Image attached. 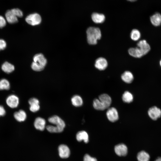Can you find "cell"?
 <instances>
[{
    "instance_id": "7a4b0ae2",
    "label": "cell",
    "mask_w": 161,
    "mask_h": 161,
    "mask_svg": "<svg viewBox=\"0 0 161 161\" xmlns=\"http://www.w3.org/2000/svg\"><path fill=\"white\" fill-rule=\"evenodd\" d=\"M86 32L87 41L90 44H96L97 40L101 38V31L98 27H90L87 29Z\"/></svg>"
},
{
    "instance_id": "3957f363",
    "label": "cell",
    "mask_w": 161,
    "mask_h": 161,
    "mask_svg": "<svg viewBox=\"0 0 161 161\" xmlns=\"http://www.w3.org/2000/svg\"><path fill=\"white\" fill-rule=\"evenodd\" d=\"M33 61L31 67L32 69L36 71H40L44 68L47 63L46 59L41 53L35 55L33 58Z\"/></svg>"
},
{
    "instance_id": "603a6c76",
    "label": "cell",
    "mask_w": 161,
    "mask_h": 161,
    "mask_svg": "<svg viewBox=\"0 0 161 161\" xmlns=\"http://www.w3.org/2000/svg\"><path fill=\"white\" fill-rule=\"evenodd\" d=\"M71 100L72 104L76 107L81 106L83 103V101L82 98L78 95H75L73 96Z\"/></svg>"
},
{
    "instance_id": "f1b7e54d",
    "label": "cell",
    "mask_w": 161,
    "mask_h": 161,
    "mask_svg": "<svg viewBox=\"0 0 161 161\" xmlns=\"http://www.w3.org/2000/svg\"><path fill=\"white\" fill-rule=\"evenodd\" d=\"M10 10L12 13L17 18H21L23 16L22 12L19 9L13 8Z\"/></svg>"
},
{
    "instance_id": "52a82bcc",
    "label": "cell",
    "mask_w": 161,
    "mask_h": 161,
    "mask_svg": "<svg viewBox=\"0 0 161 161\" xmlns=\"http://www.w3.org/2000/svg\"><path fill=\"white\" fill-rule=\"evenodd\" d=\"M106 114L108 119L111 122H115L118 119V112L114 107H111L108 109Z\"/></svg>"
},
{
    "instance_id": "7c38bea8",
    "label": "cell",
    "mask_w": 161,
    "mask_h": 161,
    "mask_svg": "<svg viewBox=\"0 0 161 161\" xmlns=\"http://www.w3.org/2000/svg\"><path fill=\"white\" fill-rule=\"evenodd\" d=\"M28 103L30 105V109L32 112H35L40 109L39 102L37 99L34 97L31 98L29 100Z\"/></svg>"
},
{
    "instance_id": "4316f807",
    "label": "cell",
    "mask_w": 161,
    "mask_h": 161,
    "mask_svg": "<svg viewBox=\"0 0 161 161\" xmlns=\"http://www.w3.org/2000/svg\"><path fill=\"white\" fill-rule=\"evenodd\" d=\"M10 87V83L7 80L3 78L0 80V90H8Z\"/></svg>"
},
{
    "instance_id": "d6a6232c",
    "label": "cell",
    "mask_w": 161,
    "mask_h": 161,
    "mask_svg": "<svg viewBox=\"0 0 161 161\" xmlns=\"http://www.w3.org/2000/svg\"><path fill=\"white\" fill-rule=\"evenodd\" d=\"M6 113V111L4 107L0 105V117L4 116Z\"/></svg>"
},
{
    "instance_id": "8fae6325",
    "label": "cell",
    "mask_w": 161,
    "mask_h": 161,
    "mask_svg": "<svg viewBox=\"0 0 161 161\" xmlns=\"http://www.w3.org/2000/svg\"><path fill=\"white\" fill-rule=\"evenodd\" d=\"M95 67L100 70H105L107 67L108 62L103 57L97 58L95 64Z\"/></svg>"
},
{
    "instance_id": "83f0119b",
    "label": "cell",
    "mask_w": 161,
    "mask_h": 161,
    "mask_svg": "<svg viewBox=\"0 0 161 161\" xmlns=\"http://www.w3.org/2000/svg\"><path fill=\"white\" fill-rule=\"evenodd\" d=\"M140 33L138 30L134 29L131 31L130 33V37L133 40L137 41L140 39Z\"/></svg>"
},
{
    "instance_id": "4fadbf2b",
    "label": "cell",
    "mask_w": 161,
    "mask_h": 161,
    "mask_svg": "<svg viewBox=\"0 0 161 161\" xmlns=\"http://www.w3.org/2000/svg\"><path fill=\"white\" fill-rule=\"evenodd\" d=\"M46 121L41 117H37L35 120L34 126L35 128L38 130L43 131L44 130L46 125Z\"/></svg>"
},
{
    "instance_id": "9c48e42d",
    "label": "cell",
    "mask_w": 161,
    "mask_h": 161,
    "mask_svg": "<svg viewBox=\"0 0 161 161\" xmlns=\"http://www.w3.org/2000/svg\"><path fill=\"white\" fill-rule=\"evenodd\" d=\"M137 45L144 55L147 54L151 49L150 46L145 40L139 41L137 44Z\"/></svg>"
},
{
    "instance_id": "ba28073f",
    "label": "cell",
    "mask_w": 161,
    "mask_h": 161,
    "mask_svg": "<svg viewBox=\"0 0 161 161\" xmlns=\"http://www.w3.org/2000/svg\"><path fill=\"white\" fill-rule=\"evenodd\" d=\"M114 150L116 154L119 156H125L128 152L127 147L124 144L121 143L116 145Z\"/></svg>"
},
{
    "instance_id": "1f68e13d",
    "label": "cell",
    "mask_w": 161,
    "mask_h": 161,
    "mask_svg": "<svg viewBox=\"0 0 161 161\" xmlns=\"http://www.w3.org/2000/svg\"><path fill=\"white\" fill-rule=\"evenodd\" d=\"M6 22L4 17L0 15V28L4 27L6 25Z\"/></svg>"
},
{
    "instance_id": "f546056e",
    "label": "cell",
    "mask_w": 161,
    "mask_h": 161,
    "mask_svg": "<svg viewBox=\"0 0 161 161\" xmlns=\"http://www.w3.org/2000/svg\"><path fill=\"white\" fill-rule=\"evenodd\" d=\"M83 161H97V159L88 154H86L83 158Z\"/></svg>"
},
{
    "instance_id": "e575fe53",
    "label": "cell",
    "mask_w": 161,
    "mask_h": 161,
    "mask_svg": "<svg viewBox=\"0 0 161 161\" xmlns=\"http://www.w3.org/2000/svg\"><path fill=\"white\" fill-rule=\"evenodd\" d=\"M130 1H136V0H127Z\"/></svg>"
},
{
    "instance_id": "7402d4cb",
    "label": "cell",
    "mask_w": 161,
    "mask_h": 161,
    "mask_svg": "<svg viewBox=\"0 0 161 161\" xmlns=\"http://www.w3.org/2000/svg\"><path fill=\"white\" fill-rule=\"evenodd\" d=\"M1 68L4 72L7 73H10L14 70L15 67L11 63L7 62H5L2 65Z\"/></svg>"
},
{
    "instance_id": "4dcf8cb0",
    "label": "cell",
    "mask_w": 161,
    "mask_h": 161,
    "mask_svg": "<svg viewBox=\"0 0 161 161\" xmlns=\"http://www.w3.org/2000/svg\"><path fill=\"white\" fill-rule=\"evenodd\" d=\"M6 46V41L3 39H0V51L4 49Z\"/></svg>"
},
{
    "instance_id": "30bf717a",
    "label": "cell",
    "mask_w": 161,
    "mask_h": 161,
    "mask_svg": "<svg viewBox=\"0 0 161 161\" xmlns=\"http://www.w3.org/2000/svg\"><path fill=\"white\" fill-rule=\"evenodd\" d=\"M58 151L59 156L62 158H68L70 154V151L69 147L66 145L61 144L59 146Z\"/></svg>"
},
{
    "instance_id": "8992f818",
    "label": "cell",
    "mask_w": 161,
    "mask_h": 161,
    "mask_svg": "<svg viewBox=\"0 0 161 161\" xmlns=\"http://www.w3.org/2000/svg\"><path fill=\"white\" fill-rule=\"evenodd\" d=\"M7 105L12 108H16L19 103L18 97L14 95H11L8 97L6 100Z\"/></svg>"
},
{
    "instance_id": "277c9868",
    "label": "cell",
    "mask_w": 161,
    "mask_h": 161,
    "mask_svg": "<svg viewBox=\"0 0 161 161\" xmlns=\"http://www.w3.org/2000/svg\"><path fill=\"white\" fill-rule=\"evenodd\" d=\"M41 20L40 15L34 13L28 15L25 18L26 22L30 25L35 26L39 24Z\"/></svg>"
},
{
    "instance_id": "6da1fadb",
    "label": "cell",
    "mask_w": 161,
    "mask_h": 161,
    "mask_svg": "<svg viewBox=\"0 0 161 161\" xmlns=\"http://www.w3.org/2000/svg\"><path fill=\"white\" fill-rule=\"evenodd\" d=\"M49 122L54 125H49L46 127L47 130L51 133H60L63 131L65 126L64 121L57 115H54L49 117Z\"/></svg>"
},
{
    "instance_id": "ac0fdd59",
    "label": "cell",
    "mask_w": 161,
    "mask_h": 161,
    "mask_svg": "<svg viewBox=\"0 0 161 161\" xmlns=\"http://www.w3.org/2000/svg\"><path fill=\"white\" fill-rule=\"evenodd\" d=\"M128 52L131 56L136 58H140L144 56L138 47L131 48L128 50Z\"/></svg>"
},
{
    "instance_id": "5bb4252c",
    "label": "cell",
    "mask_w": 161,
    "mask_h": 161,
    "mask_svg": "<svg viewBox=\"0 0 161 161\" xmlns=\"http://www.w3.org/2000/svg\"><path fill=\"white\" fill-rule=\"evenodd\" d=\"M98 99L102 103L106 109L108 108L111 103V98L107 94H103L100 95L99 96Z\"/></svg>"
},
{
    "instance_id": "d6986e66",
    "label": "cell",
    "mask_w": 161,
    "mask_h": 161,
    "mask_svg": "<svg viewBox=\"0 0 161 161\" xmlns=\"http://www.w3.org/2000/svg\"><path fill=\"white\" fill-rule=\"evenodd\" d=\"M122 79L127 83H130L134 79V76L132 73L129 71H126L122 75Z\"/></svg>"
},
{
    "instance_id": "2e32d148",
    "label": "cell",
    "mask_w": 161,
    "mask_h": 161,
    "mask_svg": "<svg viewBox=\"0 0 161 161\" xmlns=\"http://www.w3.org/2000/svg\"><path fill=\"white\" fill-rule=\"evenodd\" d=\"M77 140L79 142L82 140L85 143L89 142V136L87 133L85 131H82L78 132L76 135Z\"/></svg>"
},
{
    "instance_id": "5b68a950",
    "label": "cell",
    "mask_w": 161,
    "mask_h": 161,
    "mask_svg": "<svg viewBox=\"0 0 161 161\" xmlns=\"http://www.w3.org/2000/svg\"><path fill=\"white\" fill-rule=\"evenodd\" d=\"M148 114L151 120H156L161 117V109L157 106H154L149 108Z\"/></svg>"
},
{
    "instance_id": "44dd1931",
    "label": "cell",
    "mask_w": 161,
    "mask_h": 161,
    "mask_svg": "<svg viewBox=\"0 0 161 161\" xmlns=\"http://www.w3.org/2000/svg\"><path fill=\"white\" fill-rule=\"evenodd\" d=\"M150 21L154 26H160L161 24V15L158 13H155L151 17Z\"/></svg>"
},
{
    "instance_id": "836d02e7",
    "label": "cell",
    "mask_w": 161,
    "mask_h": 161,
    "mask_svg": "<svg viewBox=\"0 0 161 161\" xmlns=\"http://www.w3.org/2000/svg\"><path fill=\"white\" fill-rule=\"evenodd\" d=\"M155 161H161V157H158Z\"/></svg>"
},
{
    "instance_id": "484cf974",
    "label": "cell",
    "mask_w": 161,
    "mask_h": 161,
    "mask_svg": "<svg viewBox=\"0 0 161 161\" xmlns=\"http://www.w3.org/2000/svg\"><path fill=\"white\" fill-rule=\"evenodd\" d=\"M93 105L94 108L97 110H103L106 109L102 103L98 99H94Z\"/></svg>"
},
{
    "instance_id": "ffe728a7",
    "label": "cell",
    "mask_w": 161,
    "mask_h": 161,
    "mask_svg": "<svg viewBox=\"0 0 161 161\" xmlns=\"http://www.w3.org/2000/svg\"><path fill=\"white\" fill-rule=\"evenodd\" d=\"M14 116L17 121L21 122L24 121L26 119L27 114L24 111L20 110L15 112L14 114Z\"/></svg>"
},
{
    "instance_id": "e0dca14e",
    "label": "cell",
    "mask_w": 161,
    "mask_h": 161,
    "mask_svg": "<svg viewBox=\"0 0 161 161\" xmlns=\"http://www.w3.org/2000/svg\"><path fill=\"white\" fill-rule=\"evenodd\" d=\"M5 16L7 21L10 24H14L18 21V18L12 13L10 10L7 11Z\"/></svg>"
},
{
    "instance_id": "d4e9b609",
    "label": "cell",
    "mask_w": 161,
    "mask_h": 161,
    "mask_svg": "<svg viewBox=\"0 0 161 161\" xmlns=\"http://www.w3.org/2000/svg\"><path fill=\"white\" fill-rule=\"evenodd\" d=\"M122 98L123 101L126 103H130L133 99L132 95L129 92L126 91L123 94Z\"/></svg>"
},
{
    "instance_id": "d590c367",
    "label": "cell",
    "mask_w": 161,
    "mask_h": 161,
    "mask_svg": "<svg viewBox=\"0 0 161 161\" xmlns=\"http://www.w3.org/2000/svg\"><path fill=\"white\" fill-rule=\"evenodd\" d=\"M160 66H161V60H160Z\"/></svg>"
},
{
    "instance_id": "cb8c5ba5",
    "label": "cell",
    "mask_w": 161,
    "mask_h": 161,
    "mask_svg": "<svg viewBox=\"0 0 161 161\" xmlns=\"http://www.w3.org/2000/svg\"><path fill=\"white\" fill-rule=\"evenodd\" d=\"M137 158L138 161H149L150 157L147 152L143 151L138 153Z\"/></svg>"
},
{
    "instance_id": "9a60e30c",
    "label": "cell",
    "mask_w": 161,
    "mask_h": 161,
    "mask_svg": "<svg viewBox=\"0 0 161 161\" xmlns=\"http://www.w3.org/2000/svg\"><path fill=\"white\" fill-rule=\"evenodd\" d=\"M91 17L93 21L97 24L103 23L105 19V16L103 14L96 13H93Z\"/></svg>"
}]
</instances>
